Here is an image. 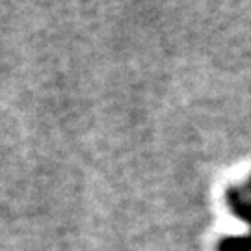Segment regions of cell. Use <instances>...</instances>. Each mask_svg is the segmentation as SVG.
Segmentation results:
<instances>
[{
    "label": "cell",
    "mask_w": 251,
    "mask_h": 251,
    "mask_svg": "<svg viewBox=\"0 0 251 251\" xmlns=\"http://www.w3.org/2000/svg\"><path fill=\"white\" fill-rule=\"evenodd\" d=\"M218 251H251V234L224 238L218 246Z\"/></svg>",
    "instance_id": "obj_2"
},
{
    "label": "cell",
    "mask_w": 251,
    "mask_h": 251,
    "mask_svg": "<svg viewBox=\"0 0 251 251\" xmlns=\"http://www.w3.org/2000/svg\"><path fill=\"white\" fill-rule=\"evenodd\" d=\"M227 205L240 220L248 222L251 225V199L236 188H231L227 192Z\"/></svg>",
    "instance_id": "obj_1"
}]
</instances>
